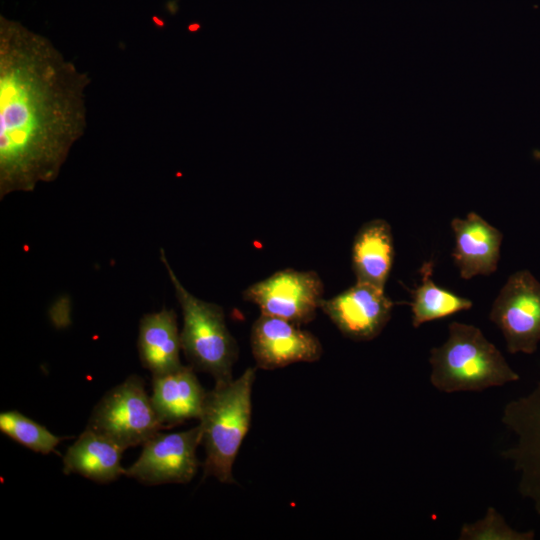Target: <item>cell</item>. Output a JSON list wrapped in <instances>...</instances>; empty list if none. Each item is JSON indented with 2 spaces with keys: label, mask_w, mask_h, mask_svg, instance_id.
Returning a JSON list of instances; mask_svg holds the SVG:
<instances>
[{
  "label": "cell",
  "mask_w": 540,
  "mask_h": 540,
  "mask_svg": "<svg viewBox=\"0 0 540 540\" xmlns=\"http://www.w3.org/2000/svg\"><path fill=\"white\" fill-rule=\"evenodd\" d=\"M89 82L47 37L1 16V199L57 178L85 133Z\"/></svg>",
  "instance_id": "1"
},
{
  "label": "cell",
  "mask_w": 540,
  "mask_h": 540,
  "mask_svg": "<svg viewBox=\"0 0 540 540\" xmlns=\"http://www.w3.org/2000/svg\"><path fill=\"white\" fill-rule=\"evenodd\" d=\"M429 380L439 392H482L517 382L519 374L480 328L458 321L448 325V337L430 350Z\"/></svg>",
  "instance_id": "2"
},
{
  "label": "cell",
  "mask_w": 540,
  "mask_h": 540,
  "mask_svg": "<svg viewBox=\"0 0 540 540\" xmlns=\"http://www.w3.org/2000/svg\"><path fill=\"white\" fill-rule=\"evenodd\" d=\"M255 377L256 368L249 367L238 378L215 383L207 392L199 419L206 454L204 477L235 483L232 468L250 428Z\"/></svg>",
  "instance_id": "3"
},
{
  "label": "cell",
  "mask_w": 540,
  "mask_h": 540,
  "mask_svg": "<svg viewBox=\"0 0 540 540\" xmlns=\"http://www.w3.org/2000/svg\"><path fill=\"white\" fill-rule=\"evenodd\" d=\"M160 258L182 309L180 338L186 359L195 370L210 374L215 383L232 379L238 347L227 328L222 307L191 294L178 280L163 249L160 250Z\"/></svg>",
  "instance_id": "4"
},
{
  "label": "cell",
  "mask_w": 540,
  "mask_h": 540,
  "mask_svg": "<svg viewBox=\"0 0 540 540\" xmlns=\"http://www.w3.org/2000/svg\"><path fill=\"white\" fill-rule=\"evenodd\" d=\"M144 381L130 375L95 405L87 429L108 438L123 450L143 445L164 429Z\"/></svg>",
  "instance_id": "5"
},
{
  "label": "cell",
  "mask_w": 540,
  "mask_h": 540,
  "mask_svg": "<svg viewBox=\"0 0 540 540\" xmlns=\"http://www.w3.org/2000/svg\"><path fill=\"white\" fill-rule=\"evenodd\" d=\"M501 421L514 436L501 456L513 465L519 494L540 515V382L526 395L507 402Z\"/></svg>",
  "instance_id": "6"
},
{
  "label": "cell",
  "mask_w": 540,
  "mask_h": 540,
  "mask_svg": "<svg viewBox=\"0 0 540 540\" xmlns=\"http://www.w3.org/2000/svg\"><path fill=\"white\" fill-rule=\"evenodd\" d=\"M489 319L511 354H533L540 343V282L529 270L511 274L495 298Z\"/></svg>",
  "instance_id": "7"
},
{
  "label": "cell",
  "mask_w": 540,
  "mask_h": 540,
  "mask_svg": "<svg viewBox=\"0 0 540 540\" xmlns=\"http://www.w3.org/2000/svg\"><path fill=\"white\" fill-rule=\"evenodd\" d=\"M323 294V282L315 271L283 269L250 285L243 297L261 314L302 325L315 318Z\"/></svg>",
  "instance_id": "8"
},
{
  "label": "cell",
  "mask_w": 540,
  "mask_h": 540,
  "mask_svg": "<svg viewBox=\"0 0 540 540\" xmlns=\"http://www.w3.org/2000/svg\"><path fill=\"white\" fill-rule=\"evenodd\" d=\"M199 445V425L182 432H158L142 445L140 456L124 475L149 486L188 483L200 465L196 453Z\"/></svg>",
  "instance_id": "9"
},
{
  "label": "cell",
  "mask_w": 540,
  "mask_h": 540,
  "mask_svg": "<svg viewBox=\"0 0 540 540\" xmlns=\"http://www.w3.org/2000/svg\"><path fill=\"white\" fill-rule=\"evenodd\" d=\"M394 305L384 288L356 281L338 295L323 299L320 309L343 336L364 342L381 334L391 319Z\"/></svg>",
  "instance_id": "10"
},
{
  "label": "cell",
  "mask_w": 540,
  "mask_h": 540,
  "mask_svg": "<svg viewBox=\"0 0 540 540\" xmlns=\"http://www.w3.org/2000/svg\"><path fill=\"white\" fill-rule=\"evenodd\" d=\"M257 367L273 370L298 362H315L322 355L319 339L290 321L261 314L250 336Z\"/></svg>",
  "instance_id": "11"
},
{
  "label": "cell",
  "mask_w": 540,
  "mask_h": 540,
  "mask_svg": "<svg viewBox=\"0 0 540 540\" xmlns=\"http://www.w3.org/2000/svg\"><path fill=\"white\" fill-rule=\"evenodd\" d=\"M454 233L452 258L463 279L487 276L497 270L503 240L501 231L475 212L466 218H453Z\"/></svg>",
  "instance_id": "12"
},
{
  "label": "cell",
  "mask_w": 540,
  "mask_h": 540,
  "mask_svg": "<svg viewBox=\"0 0 540 540\" xmlns=\"http://www.w3.org/2000/svg\"><path fill=\"white\" fill-rule=\"evenodd\" d=\"M206 396L191 365L153 376L151 400L164 429L187 420H199Z\"/></svg>",
  "instance_id": "13"
},
{
  "label": "cell",
  "mask_w": 540,
  "mask_h": 540,
  "mask_svg": "<svg viewBox=\"0 0 540 540\" xmlns=\"http://www.w3.org/2000/svg\"><path fill=\"white\" fill-rule=\"evenodd\" d=\"M137 347L142 366L153 376L180 368L182 346L176 312L163 307L158 312L143 315L139 322Z\"/></svg>",
  "instance_id": "14"
},
{
  "label": "cell",
  "mask_w": 540,
  "mask_h": 540,
  "mask_svg": "<svg viewBox=\"0 0 540 540\" xmlns=\"http://www.w3.org/2000/svg\"><path fill=\"white\" fill-rule=\"evenodd\" d=\"M390 224L384 219L364 223L357 231L351 250L356 281L384 288L394 261Z\"/></svg>",
  "instance_id": "15"
},
{
  "label": "cell",
  "mask_w": 540,
  "mask_h": 540,
  "mask_svg": "<svg viewBox=\"0 0 540 540\" xmlns=\"http://www.w3.org/2000/svg\"><path fill=\"white\" fill-rule=\"evenodd\" d=\"M123 451L108 438L85 428L67 449L63 457V472L78 474L101 484L113 482L125 474L121 466Z\"/></svg>",
  "instance_id": "16"
},
{
  "label": "cell",
  "mask_w": 540,
  "mask_h": 540,
  "mask_svg": "<svg viewBox=\"0 0 540 540\" xmlns=\"http://www.w3.org/2000/svg\"><path fill=\"white\" fill-rule=\"evenodd\" d=\"M433 261L425 262L420 268L421 284L411 290L412 326L443 319L472 308V300L459 296L439 285L432 279Z\"/></svg>",
  "instance_id": "17"
},
{
  "label": "cell",
  "mask_w": 540,
  "mask_h": 540,
  "mask_svg": "<svg viewBox=\"0 0 540 540\" xmlns=\"http://www.w3.org/2000/svg\"><path fill=\"white\" fill-rule=\"evenodd\" d=\"M0 431L26 448L41 454L53 452L62 440L16 410L0 414Z\"/></svg>",
  "instance_id": "18"
},
{
  "label": "cell",
  "mask_w": 540,
  "mask_h": 540,
  "mask_svg": "<svg viewBox=\"0 0 540 540\" xmlns=\"http://www.w3.org/2000/svg\"><path fill=\"white\" fill-rule=\"evenodd\" d=\"M533 530L519 531L511 527L504 516L495 508L488 507L484 516L462 525L459 540H533Z\"/></svg>",
  "instance_id": "19"
}]
</instances>
